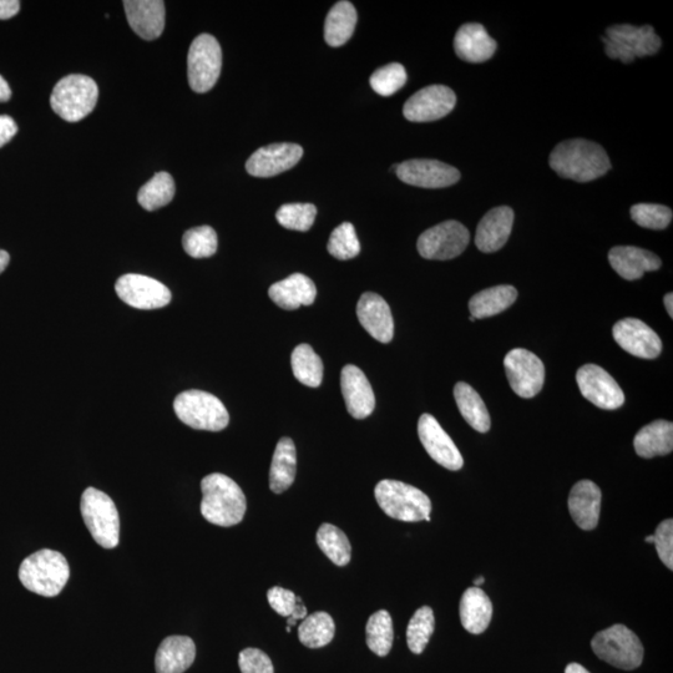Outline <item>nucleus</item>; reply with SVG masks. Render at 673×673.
<instances>
[{
    "label": "nucleus",
    "instance_id": "bb28decb",
    "mask_svg": "<svg viewBox=\"0 0 673 673\" xmlns=\"http://www.w3.org/2000/svg\"><path fill=\"white\" fill-rule=\"evenodd\" d=\"M612 268L627 281L639 280L646 272L657 271L661 260L654 252L634 246H617L609 252Z\"/></svg>",
    "mask_w": 673,
    "mask_h": 673
},
{
    "label": "nucleus",
    "instance_id": "aec40b11",
    "mask_svg": "<svg viewBox=\"0 0 673 673\" xmlns=\"http://www.w3.org/2000/svg\"><path fill=\"white\" fill-rule=\"evenodd\" d=\"M341 388L347 411L353 418L364 419L376 408V397L366 374L352 364L342 369Z\"/></svg>",
    "mask_w": 673,
    "mask_h": 673
},
{
    "label": "nucleus",
    "instance_id": "2eb2a0df",
    "mask_svg": "<svg viewBox=\"0 0 673 673\" xmlns=\"http://www.w3.org/2000/svg\"><path fill=\"white\" fill-rule=\"evenodd\" d=\"M457 95L448 86L430 85L419 90L404 104V118L412 123H430L452 113Z\"/></svg>",
    "mask_w": 673,
    "mask_h": 673
},
{
    "label": "nucleus",
    "instance_id": "4c0bfd02",
    "mask_svg": "<svg viewBox=\"0 0 673 673\" xmlns=\"http://www.w3.org/2000/svg\"><path fill=\"white\" fill-rule=\"evenodd\" d=\"M175 181L168 172H158L141 187L138 201L146 211H155L169 205L175 196Z\"/></svg>",
    "mask_w": 673,
    "mask_h": 673
},
{
    "label": "nucleus",
    "instance_id": "dca6fc26",
    "mask_svg": "<svg viewBox=\"0 0 673 673\" xmlns=\"http://www.w3.org/2000/svg\"><path fill=\"white\" fill-rule=\"evenodd\" d=\"M396 174L399 180L423 189H443L460 180L459 170L438 160H408L399 164Z\"/></svg>",
    "mask_w": 673,
    "mask_h": 673
},
{
    "label": "nucleus",
    "instance_id": "6e6d98bb",
    "mask_svg": "<svg viewBox=\"0 0 673 673\" xmlns=\"http://www.w3.org/2000/svg\"><path fill=\"white\" fill-rule=\"evenodd\" d=\"M565 673H590L584 666L579 664H570L566 667Z\"/></svg>",
    "mask_w": 673,
    "mask_h": 673
},
{
    "label": "nucleus",
    "instance_id": "c03bdc74",
    "mask_svg": "<svg viewBox=\"0 0 673 673\" xmlns=\"http://www.w3.org/2000/svg\"><path fill=\"white\" fill-rule=\"evenodd\" d=\"M408 75L402 64L392 63L384 65L372 74V89L381 96H392L406 85Z\"/></svg>",
    "mask_w": 673,
    "mask_h": 673
},
{
    "label": "nucleus",
    "instance_id": "0eeeda50",
    "mask_svg": "<svg viewBox=\"0 0 673 673\" xmlns=\"http://www.w3.org/2000/svg\"><path fill=\"white\" fill-rule=\"evenodd\" d=\"M80 510L86 528L101 548L114 549L120 540L119 511L108 494L95 488L83 493Z\"/></svg>",
    "mask_w": 673,
    "mask_h": 673
},
{
    "label": "nucleus",
    "instance_id": "bf43d9fd",
    "mask_svg": "<svg viewBox=\"0 0 673 673\" xmlns=\"http://www.w3.org/2000/svg\"><path fill=\"white\" fill-rule=\"evenodd\" d=\"M646 543L654 544V535L647 536Z\"/></svg>",
    "mask_w": 673,
    "mask_h": 673
},
{
    "label": "nucleus",
    "instance_id": "412c9836",
    "mask_svg": "<svg viewBox=\"0 0 673 673\" xmlns=\"http://www.w3.org/2000/svg\"><path fill=\"white\" fill-rule=\"evenodd\" d=\"M359 322L369 335L381 343H389L394 336V321L388 303L377 293H363L357 305Z\"/></svg>",
    "mask_w": 673,
    "mask_h": 673
},
{
    "label": "nucleus",
    "instance_id": "de8ad7c7",
    "mask_svg": "<svg viewBox=\"0 0 673 673\" xmlns=\"http://www.w3.org/2000/svg\"><path fill=\"white\" fill-rule=\"evenodd\" d=\"M239 666L242 673H275L270 657L258 649L241 651Z\"/></svg>",
    "mask_w": 673,
    "mask_h": 673
},
{
    "label": "nucleus",
    "instance_id": "79ce46f5",
    "mask_svg": "<svg viewBox=\"0 0 673 673\" xmlns=\"http://www.w3.org/2000/svg\"><path fill=\"white\" fill-rule=\"evenodd\" d=\"M217 235L210 226L195 227L185 232L182 237V246L187 255L194 258L214 256L217 251Z\"/></svg>",
    "mask_w": 673,
    "mask_h": 673
},
{
    "label": "nucleus",
    "instance_id": "a18cd8bd",
    "mask_svg": "<svg viewBox=\"0 0 673 673\" xmlns=\"http://www.w3.org/2000/svg\"><path fill=\"white\" fill-rule=\"evenodd\" d=\"M632 220L650 230H664L672 221V210L664 205L637 204L631 207Z\"/></svg>",
    "mask_w": 673,
    "mask_h": 673
},
{
    "label": "nucleus",
    "instance_id": "09e8293b",
    "mask_svg": "<svg viewBox=\"0 0 673 673\" xmlns=\"http://www.w3.org/2000/svg\"><path fill=\"white\" fill-rule=\"evenodd\" d=\"M267 600L273 610L278 615L283 617H290L295 612L298 604V596L295 592L275 586L267 591Z\"/></svg>",
    "mask_w": 673,
    "mask_h": 673
},
{
    "label": "nucleus",
    "instance_id": "864d4df0",
    "mask_svg": "<svg viewBox=\"0 0 673 673\" xmlns=\"http://www.w3.org/2000/svg\"><path fill=\"white\" fill-rule=\"evenodd\" d=\"M10 98H12V90H10L8 83L0 75V103H5Z\"/></svg>",
    "mask_w": 673,
    "mask_h": 673
},
{
    "label": "nucleus",
    "instance_id": "39448f33",
    "mask_svg": "<svg viewBox=\"0 0 673 673\" xmlns=\"http://www.w3.org/2000/svg\"><path fill=\"white\" fill-rule=\"evenodd\" d=\"M99 89L86 75H68L55 85L50 105L55 114L69 123H78L95 109Z\"/></svg>",
    "mask_w": 673,
    "mask_h": 673
},
{
    "label": "nucleus",
    "instance_id": "c9c22d12",
    "mask_svg": "<svg viewBox=\"0 0 673 673\" xmlns=\"http://www.w3.org/2000/svg\"><path fill=\"white\" fill-rule=\"evenodd\" d=\"M292 371L303 386L317 388L323 381V363L308 344H300L291 357Z\"/></svg>",
    "mask_w": 673,
    "mask_h": 673
},
{
    "label": "nucleus",
    "instance_id": "7c9ffc66",
    "mask_svg": "<svg viewBox=\"0 0 673 673\" xmlns=\"http://www.w3.org/2000/svg\"><path fill=\"white\" fill-rule=\"evenodd\" d=\"M634 447L637 455L645 459L670 454L673 450V424L667 421L647 424L636 434Z\"/></svg>",
    "mask_w": 673,
    "mask_h": 673
},
{
    "label": "nucleus",
    "instance_id": "1a4fd4ad",
    "mask_svg": "<svg viewBox=\"0 0 673 673\" xmlns=\"http://www.w3.org/2000/svg\"><path fill=\"white\" fill-rule=\"evenodd\" d=\"M174 411L182 423L197 430L220 432L230 423L224 403L212 394L196 389L180 393L175 399Z\"/></svg>",
    "mask_w": 673,
    "mask_h": 673
},
{
    "label": "nucleus",
    "instance_id": "423d86ee",
    "mask_svg": "<svg viewBox=\"0 0 673 673\" xmlns=\"http://www.w3.org/2000/svg\"><path fill=\"white\" fill-rule=\"evenodd\" d=\"M605 44V52L610 59H620L622 63L630 64L636 58H645L655 55L661 49V39L654 27H634L631 24H617L606 29L605 37L601 38Z\"/></svg>",
    "mask_w": 673,
    "mask_h": 673
},
{
    "label": "nucleus",
    "instance_id": "2f4dec72",
    "mask_svg": "<svg viewBox=\"0 0 673 673\" xmlns=\"http://www.w3.org/2000/svg\"><path fill=\"white\" fill-rule=\"evenodd\" d=\"M454 398L463 418L479 433H487L492 427L490 416L482 397L472 386L464 382L454 387Z\"/></svg>",
    "mask_w": 673,
    "mask_h": 673
},
{
    "label": "nucleus",
    "instance_id": "f704fd0d",
    "mask_svg": "<svg viewBox=\"0 0 673 673\" xmlns=\"http://www.w3.org/2000/svg\"><path fill=\"white\" fill-rule=\"evenodd\" d=\"M336 625L330 614L318 611L302 620L298 627V639L308 649H321L335 637Z\"/></svg>",
    "mask_w": 673,
    "mask_h": 673
},
{
    "label": "nucleus",
    "instance_id": "f257e3e1",
    "mask_svg": "<svg viewBox=\"0 0 673 673\" xmlns=\"http://www.w3.org/2000/svg\"><path fill=\"white\" fill-rule=\"evenodd\" d=\"M549 164L559 176L578 182L594 181L611 169L604 148L584 139L560 143L551 153Z\"/></svg>",
    "mask_w": 673,
    "mask_h": 673
},
{
    "label": "nucleus",
    "instance_id": "3c124183",
    "mask_svg": "<svg viewBox=\"0 0 673 673\" xmlns=\"http://www.w3.org/2000/svg\"><path fill=\"white\" fill-rule=\"evenodd\" d=\"M20 9L18 0H0V19H10L17 15Z\"/></svg>",
    "mask_w": 673,
    "mask_h": 673
},
{
    "label": "nucleus",
    "instance_id": "f3484780",
    "mask_svg": "<svg viewBox=\"0 0 673 673\" xmlns=\"http://www.w3.org/2000/svg\"><path fill=\"white\" fill-rule=\"evenodd\" d=\"M418 435L434 462L453 472L463 468L464 459L457 445L433 416L423 414L419 419Z\"/></svg>",
    "mask_w": 673,
    "mask_h": 673
},
{
    "label": "nucleus",
    "instance_id": "6e6552de",
    "mask_svg": "<svg viewBox=\"0 0 673 673\" xmlns=\"http://www.w3.org/2000/svg\"><path fill=\"white\" fill-rule=\"evenodd\" d=\"M592 650L600 660L617 669H637L644 660V646L635 632L624 625H614L596 634L591 641Z\"/></svg>",
    "mask_w": 673,
    "mask_h": 673
},
{
    "label": "nucleus",
    "instance_id": "20e7f679",
    "mask_svg": "<svg viewBox=\"0 0 673 673\" xmlns=\"http://www.w3.org/2000/svg\"><path fill=\"white\" fill-rule=\"evenodd\" d=\"M374 495L381 509L389 518L418 523L430 521L432 502L422 490L398 480H382L374 489Z\"/></svg>",
    "mask_w": 673,
    "mask_h": 673
},
{
    "label": "nucleus",
    "instance_id": "a211bd4d",
    "mask_svg": "<svg viewBox=\"0 0 673 673\" xmlns=\"http://www.w3.org/2000/svg\"><path fill=\"white\" fill-rule=\"evenodd\" d=\"M619 346L631 356L655 359L660 356L662 342L657 333L637 318H625L612 328Z\"/></svg>",
    "mask_w": 673,
    "mask_h": 673
},
{
    "label": "nucleus",
    "instance_id": "7ed1b4c3",
    "mask_svg": "<svg viewBox=\"0 0 673 673\" xmlns=\"http://www.w3.org/2000/svg\"><path fill=\"white\" fill-rule=\"evenodd\" d=\"M69 578L68 560L55 550H39L28 556L19 568V580L24 588L44 597L58 596Z\"/></svg>",
    "mask_w": 673,
    "mask_h": 673
},
{
    "label": "nucleus",
    "instance_id": "37998d69",
    "mask_svg": "<svg viewBox=\"0 0 673 673\" xmlns=\"http://www.w3.org/2000/svg\"><path fill=\"white\" fill-rule=\"evenodd\" d=\"M316 216L315 205L286 204L277 211L276 219L287 230L306 232L311 229Z\"/></svg>",
    "mask_w": 673,
    "mask_h": 673
},
{
    "label": "nucleus",
    "instance_id": "5701e85b",
    "mask_svg": "<svg viewBox=\"0 0 673 673\" xmlns=\"http://www.w3.org/2000/svg\"><path fill=\"white\" fill-rule=\"evenodd\" d=\"M514 224V211L508 206L495 207L479 222L475 245L484 253L502 250Z\"/></svg>",
    "mask_w": 673,
    "mask_h": 673
},
{
    "label": "nucleus",
    "instance_id": "5fc2aeb1",
    "mask_svg": "<svg viewBox=\"0 0 673 673\" xmlns=\"http://www.w3.org/2000/svg\"><path fill=\"white\" fill-rule=\"evenodd\" d=\"M10 256L7 251L0 250V273L9 265Z\"/></svg>",
    "mask_w": 673,
    "mask_h": 673
},
{
    "label": "nucleus",
    "instance_id": "4be33fe9",
    "mask_svg": "<svg viewBox=\"0 0 673 673\" xmlns=\"http://www.w3.org/2000/svg\"><path fill=\"white\" fill-rule=\"evenodd\" d=\"M126 18L131 29L145 40L158 39L165 29V3L161 0H126Z\"/></svg>",
    "mask_w": 673,
    "mask_h": 673
},
{
    "label": "nucleus",
    "instance_id": "e433bc0d",
    "mask_svg": "<svg viewBox=\"0 0 673 673\" xmlns=\"http://www.w3.org/2000/svg\"><path fill=\"white\" fill-rule=\"evenodd\" d=\"M316 540L323 554L337 566H346L351 561L352 548L347 535L337 526L322 524Z\"/></svg>",
    "mask_w": 673,
    "mask_h": 673
},
{
    "label": "nucleus",
    "instance_id": "9b49d317",
    "mask_svg": "<svg viewBox=\"0 0 673 673\" xmlns=\"http://www.w3.org/2000/svg\"><path fill=\"white\" fill-rule=\"evenodd\" d=\"M469 241L467 227L458 221H445L423 232L417 247L427 260L447 261L462 255Z\"/></svg>",
    "mask_w": 673,
    "mask_h": 673
},
{
    "label": "nucleus",
    "instance_id": "4d7b16f0",
    "mask_svg": "<svg viewBox=\"0 0 673 673\" xmlns=\"http://www.w3.org/2000/svg\"><path fill=\"white\" fill-rule=\"evenodd\" d=\"M665 307L666 311L669 312L671 318H673V295L672 293H667L665 296Z\"/></svg>",
    "mask_w": 673,
    "mask_h": 673
},
{
    "label": "nucleus",
    "instance_id": "13d9d810",
    "mask_svg": "<svg viewBox=\"0 0 673 673\" xmlns=\"http://www.w3.org/2000/svg\"><path fill=\"white\" fill-rule=\"evenodd\" d=\"M485 579L483 576H480V578L474 580V586L475 588H480L484 584Z\"/></svg>",
    "mask_w": 673,
    "mask_h": 673
},
{
    "label": "nucleus",
    "instance_id": "cd10ccee",
    "mask_svg": "<svg viewBox=\"0 0 673 673\" xmlns=\"http://www.w3.org/2000/svg\"><path fill=\"white\" fill-rule=\"evenodd\" d=\"M195 642L187 636H169L161 642L155 656L158 673H184L194 664Z\"/></svg>",
    "mask_w": 673,
    "mask_h": 673
},
{
    "label": "nucleus",
    "instance_id": "58836bf2",
    "mask_svg": "<svg viewBox=\"0 0 673 673\" xmlns=\"http://www.w3.org/2000/svg\"><path fill=\"white\" fill-rule=\"evenodd\" d=\"M366 636L369 650L379 657L387 656L392 650L394 639L391 614L386 610H381L369 617Z\"/></svg>",
    "mask_w": 673,
    "mask_h": 673
},
{
    "label": "nucleus",
    "instance_id": "c85d7f7f",
    "mask_svg": "<svg viewBox=\"0 0 673 673\" xmlns=\"http://www.w3.org/2000/svg\"><path fill=\"white\" fill-rule=\"evenodd\" d=\"M460 621L465 630L473 635L483 634L493 616V604L480 588H469L460 601Z\"/></svg>",
    "mask_w": 673,
    "mask_h": 673
},
{
    "label": "nucleus",
    "instance_id": "ea45409f",
    "mask_svg": "<svg viewBox=\"0 0 673 673\" xmlns=\"http://www.w3.org/2000/svg\"><path fill=\"white\" fill-rule=\"evenodd\" d=\"M435 629L434 612L429 606L416 611L407 629V642L413 654L421 655Z\"/></svg>",
    "mask_w": 673,
    "mask_h": 673
},
{
    "label": "nucleus",
    "instance_id": "473e14b6",
    "mask_svg": "<svg viewBox=\"0 0 673 673\" xmlns=\"http://www.w3.org/2000/svg\"><path fill=\"white\" fill-rule=\"evenodd\" d=\"M358 20L357 10L351 2H338L328 13L325 23V40L331 47H342L351 39Z\"/></svg>",
    "mask_w": 673,
    "mask_h": 673
},
{
    "label": "nucleus",
    "instance_id": "f03ea898",
    "mask_svg": "<svg viewBox=\"0 0 673 673\" xmlns=\"http://www.w3.org/2000/svg\"><path fill=\"white\" fill-rule=\"evenodd\" d=\"M201 490V514L209 523L230 528L244 520L246 497L235 480L220 473L210 474L202 479Z\"/></svg>",
    "mask_w": 673,
    "mask_h": 673
},
{
    "label": "nucleus",
    "instance_id": "4468645a",
    "mask_svg": "<svg viewBox=\"0 0 673 673\" xmlns=\"http://www.w3.org/2000/svg\"><path fill=\"white\" fill-rule=\"evenodd\" d=\"M581 394L594 406L606 411L624 406L625 394L619 383L596 364H585L576 373Z\"/></svg>",
    "mask_w": 673,
    "mask_h": 673
},
{
    "label": "nucleus",
    "instance_id": "a19ab883",
    "mask_svg": "<svg viewBox=\"0 0 673 673\" xmlns=\"http://www.w3.org/2000/svg\"><path fill=\"white\" fill-rule=\"evenodd\" d=\"M327 249L333 257L341 261L351 260L359 255L361 245L351 222H343L333 230Z\"/></svg>",
    "mask_w": 673,
    "mask_h": 673
},
{
    "label": "nucleus",
    "instance_id": "f8f14e48",
    "mask_svg": "<svg viewBox=\"0 0 673 673\" xmlns=\"http://www.w3.org/2000/svg\"><path fill=\"white\" fill-rule=\"evenodd\" d=\"M506 377L513 391L521 398H533L545 383L544 363L533 352L515 348L504 359Z\"/></svg>",
    "mask_w": 673,
    "mask_h": 673
},
{
    "label": "nucleus",
    "instance_id": "393cba45",
    "mask_svg": "<svg viewBox=\"0 0 673 673\" xmlns=\"http://www.w3.org/2000/svg\"><path fill=\"white\" fill-rule=\"evenodd\" d=\"M568 504L570 514L580 529L594 530L599 524L601 490L591 480H581L574 485Z\"/></svg>",
    "mask_w": 673,
    "mask_h": 673
},
{
    "label": "nucleus",
    "instance_id": "49530a36",
    "mask_svg": "<svg viewBox=\"0 0 673 673\" xmlns=\"http://www.w3.org/2000/svg\"><path fill=\"white\" fill-rule=\"evenodd\" d=\"M657 554L667 568L673 570V520L667 519L657 526L654 535Z\"/></svg>",
    "mask_w": 673,
    "mask_h": 673
},
{
    "label": "nucleus",
    "instance_id": "b1692460",
    "mask_svg": "<svg viewBox=\"0 0 673 673\" xmlns=\"http://www.w3.org/2000/svg\"><path fill=\"white\" fill-rule=\"evenodd\" d=\"M498 44L482 24L468 23L459 28L454 39V49L464 62H487L497 52Z\"/></svg>",
    "mask_w": 673,
    "mask_h": 673
},
{
    "label": "nucleus",
    "instance_id": "c756f323",
    "mask_svg": "<svg viewBox=\"0 0 673 673\" xmlns=\"http://www.w3.org/2000/svg\"><path fill=\"white\" fill-rule=\"evenodd\" d=\"M297 453L295 443L290 438H282L277 443L270 469V488L273 493L281 494L291 488L295 482Z\"/></svg>",
    "mask_w": 673,
    "mask_h": 673
},
{
    "label": "nucleus",
    "instance_id": "8fccbe9b",
    "mask_svg": "<svg viewBox=\"0 0 673 673\" xmlns=\"http://www.w3.org/2000/svg\"><path fill=\"white\" fill-rule=\"evenodd\" d=\"M18 133V126L8 115H0V148L8 144L15 134Z\"/></svg>",
    "mask_w": 673,
    "mask_h": 673
},
{
    "label": "nucleus",
    "instance_id": "a878e982",
    "mask_svg": "<svg viewBox=\"0 0 673 673\" xmlns=\"http://www.w3.org/2000/svg\"><path fill=\"white\" fill-rule=\"evenodd\" d=\"M268 295L278 307L293 311L301 306H311L316 300L317 288L311 278L302 273H293L285 280L273 283Z\"/></svg>",
    "mask_w": 673,
    "mask_h": 673
},
{
    "label": "nucleus",
    "instance_id": "603ef678",
    "mask_svg": "<svg viewBox=\"0 0 673 673\" xmlns=\"http://www.w3.org/2000/svg\"><path fill=\"white\" fill-rule=\"evenodd\" d=\"M307 617V607L303 605L301 597H298V604L295 612L290 617H287L288 626L292 627L297 624V621L305 620Z\"/></svg>",
    "mask_w": 673,
    "mask_h": 673
},
{
    "label": "nucleus",
    "instance_id": "ddd939ff",
    "mask_svg": "<svg viewBox=\"0 0 673 673\" xmlns=\"http://www.w3.org/2000/svg\"><path fill=\"white\" fill-rule=\"evenodd\" d=\"M115 291L121 301L138 310H158L171 302L168 287L155 278L129 273L116 281Z\"/></svg>",
    "mask_w": 673,
    "mask_h": 673
},
{
    "label": "nucleus",
    "instance_id": "72a5a7b5",
    "mask_svg": "<svg viewBox=\"0 0 673 673\" xmlns=\"http://www.w3.org/2000/svg\"><path fill=\"white\" fill-rule=\"evenodd\" d=\"M518 298L516 288L509 285L495 286L488 288L473 296L469 301V310L472 316L477 320L499 315V313L508 310Z\"/></svg>",
    "mask_w": 673,
    "mask_h": 673
},
{
    "label": "nucleus",
    "instance_id": "6ab92c4d",
    "mask_svg": "<svg viewBox=\"0 0 673 673\" xmlns=\"http://www.w3.org/2000/svg\"><path fill=\"white\" fill-rule=\"evenodd\" d=\"M303 156L300 145L282 143L258 149L247 160L246 170L251 176L272 177L293 168Z\"/></svg>",
    "mask_w": 673,
    "mask_h": 673
},
{
    "label": "nucleus",
    "instance_id": "9d476101",
    "mask_svg": "<svg viewBox=\"0 0 673 673\" xmlns=\"http://www.w3.org/2000/svg\"><path fill=\"white\" fill-rule=\"evenodd\" d=\"M222 50L210 34H201L192 42L187 57V75L191 89L204 94L214 88L220 78Z\"/></svg>",
    "mask_w": 673,
    "mask_h": 673
}]
</instances>
